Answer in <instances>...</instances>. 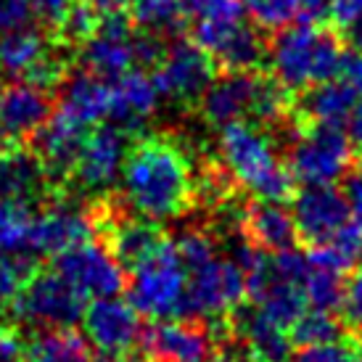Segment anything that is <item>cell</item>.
<instances>
[{
	"label": "cell",
	"mask_w": 362,
	"mask_h": 362,
	"mask_svg": "<svg viewBox=\"0 0 362 362\" xmlns=\"http://www.w3.org/2000/svg\"><path fill=\"white\" fill-rule=\"evenodd\" d=\"M27 362H95L90 344L71 328H48L24 346Z\"/></svg>",
	"instance_id": "27"
},
{
	"label": "cell",
	"mask_w": 362,
	"mask_h": 362,
	"mask_svg": "<svg viewBox=\"0 0 362 362\" xmlns=\"http://www.w3.org/2000/svg\"><path fill=\"white\" fill-rule=\"evenodd\" d=\"M296 233L304 241L322 246L352 220L349 202L333 185H304L291 206Z\"/></svg>",
	"instance_id": "16"
},
{
	"label": "cell",
	"mask_w": 362,
	"mask_h": 362,
	"mask_svg": "<svg viewBox=\"0 0 362 362\" xmlns=\"http://www.w3.org/2000/svg\"><path fill=\"white\" fill-rule=\"evenodd\" d=\"M217 77L214 59L196 42H177L170 51H164L156 64L153 82L159 88L161 98L175 103H196Z\"/></svg>",
	"instance_id": "13"
},
{
	"label": "cell",
	"mask_w": 362,
	"mask_h": 362,
	"mask_svg": "<svg viewBox=\"0 0 362 362\" xmlns=\"http://www.w3.org/2000/svg\"><path fill=\"white\" fill-rule=\"evenodd\" d=\"M127 132H122L114 124L95 127L85 135L80 148V156L74 161L69 182L74 191L106 196L114 182L119 180L124 159H127Z\"/></svg>",
	"instance_id": "10"
},
{
	"label": "cell",
	"mask_w": 362,
	"mask_h": 362,
	"mask_svg": "<svg viewBox=\"0 0 362 362\" xmlns=\"http://www.w3.org/2000/svg\"><path fill=\"white\" fill-rule=\"evenodd\" d=\"M249 293L246 272L235 259L211 257L199 267L188 270L185 288V317H222L238 310L243 296Z\"/></svg>",
	"instance_id": "8"
},
{
	"label": "cell",
	"mask_w": 362,
	"mask_h": 362,
	"mask_svg": "<svg viewBox=\"0 0 362 362\" xmlns=\"http://www.w3.org/2000/svg\"><path fill=\"white\" fill-rule=\"evenodd\" d=\"M51 93L30 82L0 88V148L24 146L51 117Z\"/></svg>",
	"instance_id": "17"
},
{
	"label": "cell",
	"mask_w": 362,
	"mask_h": 362,
	"mask_svg": "<svg viewBox=\"0 0 362 362\" xmlns=\"http://www.w3.org/2000/svg\"><path fill=\"white\" fill-rule=\"evenodd\" d=\"M53 270L85 299L117 296L127 283L124 267L117 262V257L106 246L93 241L56 254Z\"/></svg>",
	"instance_id": "11"
},
{
	"label": "cell",
	"mask_w": 362,
	"mask_h": 362,
	"mask_svg": "<svg viewBox=\"0 0 362 362\" xmlns=\"http://www.w3.org/2000/svg\"><path fill=\"white\" fill-rule=\"evenodd\" d=\"M30 206L0 199V254H19L30 241Z\"/></svg>",
	"instance_id": "30"
},
{
	"label": "cell",
	"mask_w": 362,
	"mask_h": 362,
	"mask_svg": "<svg viewBox=\"0 0 362 362\" xmlns=\"http://www.w3.org/2000/svg\"><path fill=\"white\" fill-rule=\"evenodd\" d=\"M336 333H339L336 320L331 317V312H325V310H312V307H307V310L291 322V336L299 346L333 339Z\"/></svg>",
	"instance_id": "35"
},
{
	"label": "cell",
	"mask_w": 362,
	"mask_h": 362,
	"mask_svg": "<svg viewBox=\"0 0 362 362\" xmlns=\"http://www.w3.org/2000/svg\"><path fill=\"white\" fill-rule=\"evenodd\" d=\"M202 362H233V360H206V357H204Z\"/></svg>",
	"instance_id": "49"
},
{
	"label": "cell",
	"mask_w": 362,
	"mask_h": 362,
	"mask_svg": "<svg viewBox=\"0 0 362 362\" xmlns=\"http://www.w3.org/2000/svg\"><path fill=\"white\" fill-rule=\"evenodd\" d=\"M349 141L352 146L362 148V95H357V106L349 117Z\"/></svg>",
	"instance_id": "46"
},
{
	"label": "cell",
	"mask_w": 362,
	"mask_h": 362,
	"mask_svg": "<svg viewBox=\"0 0 362 362\" xmlns=\"http://www.w3.org/2000/svg\"><path fill=\"white\" fill-rule=\"evenodd\" d=\"M88 135V127L71 119L69 114L56 111L48 117V122L32 138V148L40 156L42 167L48 172V180L53 182L56 191H64V185H69L74 161L80 156L82 141Z\"/></svg>",
	"instance_id": "18"
},
{
	"label": "cell",
	"mask_w": 362,
	"mask_h": 362,
	"mask_svg": "<svg viewBox=\"0 0 362 362\" xmlns=\"http://www.w3.org/2000/svg\"><path fill=\"white\" fill-rule=\"evenodd\" d=\"M167 51V45L161 42V35L156 32H146L141 35H132V56H135V64L141 66H156Z\"/></svg>",
	"instance_id": "38"
},
{
	"label": "cell",
	"mask_w": 362,
	"mask_h": 362,
	"mask_svg": "<svg viewBox=\"0 0 362 362\" xmlns=\"http://www.w3.org/2000/svg\"><path fill=\"white\" fill-rule=\"evenodd\" d=\"M132 21L146 32L170 35L180 30L185 11L182 0H130Z\"/></svg>",
	"instance_id": "29"
},
{
	"label": "cell",
	"mask_w": 362,
	"mask_h": 362,
	"mask_svg": "<svg viewBox=\"0 0 362 362\" xmlns=\"http://www.w3.org/2000/svg\"><path fill=\"white\" fill-rule=\"evenodd\" d=\"M304 299L312 310H339L344 302V272L310 257V267L304 275Z\"/></svg>",
	"instance_id": "28"
},
{
	"label": "cell",
	"mask_w": 362,
	"mask_h": 362,
	"mask_svg": "<svg viewBox=\"0 0 362 362\" xmlns=\"http://www.w3.org/2000/svg\"><path fill=\"white\" fill-rule=\"evenodd\" d=\"M53 42L30 27L0 32V71L8 77H24L37 61L48 53Z\"/></svg>",
	"instance_id": "26"
},
{
	"label": "cell",
	"mask_w": 362,
	"mask_h": 362,
	"mask_svg": "<svg viewBox=\"0 0 362 362\" xmlns=\"http://www.w3.org/2000/svg\"><path fill=\"white\" fill-rule=\"evenodd\" d=\"M193 40L209 53L214 64L233 71H252L264 59V42L243 16L193 21Z\"/></svg>",
	"instance_id": "14"
},
{
	"label": "cell",
	"mask_w": 362,
	"mask_h": 362,
	"mask_svg": "<svg viewBox=\"0 0 362 362\" xmlns=\"http://www.w3.org/2000/svg\"><path fill=\"white\" fill-rule=\"evenodd\" d=\"M182 11L193 21L235 19V16H243V3L241 0H182Z\"/></svg>",
	"instance_id": "37"
},
{
	"label": "cell",
	"mask_w": 362,
	"mask_h": 362,
	"mask_svg": "<svg viewBox=\"0 0 362 362\" xmlns=\"http://www.w3.org/2000/svg\"><path fill=\"white\" fill-rule=\"evenodd\" d=\"M202 117L211 127L230 122H278L288 109V90L278 80H264L252 71H228L214 77L199 98Z\"/></svg>",
	"instance_id": "4"
},
{
	"label": "cell",
	"mask_w": 362,
	"mask_h": 362,
	"mask_svg": "<svg viewBox=\"0 0 362 362\" xmlns=\"http://www.w3.org/2000/svg\"><path fill=\"white\" fill-rule=\"evenodd\" d=\"M56 188L48 180L35 148L27 146H6L0 148V199L21 206H37L48 202Z\"/></svg>",
	"instance_id": "19"
},
{
	"label": "cell",
	"mask_w": 362,
	"mask_h": 362,
	"mask_svg": "<svg viewBox=\"0 0 362 362\" xmlns=\"http://www.w3.org/2000/svg\"><path fill=\"white\" fill-rule=\"evenodd\" d=\"M37 270L35 257H19V254H0V312H8L13 299L19 296L24 283Z\"/></svg>",
	"instance_id": "31"
},
{
	"label": "cell",
	"mask_w": 362,
	"mask_h": 362,
	"mask_svg": "<svg viewBox=\"0 0 362 362\" xmlns=\"http://www.w3.org/2000/svg\"><path fill=\"white\" fill-rule=\"evenodd\" d=\"M354 106H357V93L349 82L325 80L307 88V95L302 101V114L312 124H331V127H341L344 122H349Z\"/></svg>",
	"instance_id": "25"
},
{
	"label": "cell",
	"mask_w": 362,
	"mask_h": 362,
	"mask_svg": "<svg viewBox=\"0 0 362 362\" xmlns=\"http://www.w3.org/2000/svg\"><path fill=\"white\" fill-rule=\"evenodd\" d=\"M349 40H352L354 48H357V51L362 53V16L357 21H354L352 27H349Z\"/></svg>",
	"instance_id": "48"
},
{
	"label": "cell",
	"mask_w": 362,
	"mask_h": 362,
	"mask_svg": "<svg viewBox=\"0 0 362 362\" xmlns=\"http://www.w3.org/2000/svg\"><path fill=\"white\" fill-rule=\"evenodd\" d=\"M98 13H114V11H124L130 6V0H88Z\"/></svg>",
	"instance_id": "47"
},
{
	"label": "cell",
	"mask_w": 362,
	"mask_h": 362,
	"mask_svg": "<svg viewBox=\"0 0 362 362\" xmlns=\"http://www.w3.org/2000/svg\"><path fill=\"white\" fill-rule=\"evenodd\" d=\"M352 156L354 146L341 127L312 124L293 138L288 172L291 180H299L302 185H333L349 172Z\"/></svg>",
	"instance_id": "6"
},
{
	"label": "cell",
	"mask_w": 362,
	"mask_h": 362,
	"mask_svg": "<svg viewBox=\"0 0 362 362\" xmlns=\"http://www.w3.org/2000/svg\"><path fill=\"white\" fill-rule=\"evenodd\" d=\"M175 246H177V254H180L185 270H193L204 262H209L211 257H217V243L204 230H185Z\"/></svg>",
	"instance_id": "36"
},
{
	"label": "cell",
	"mask_w": 362,
	"mask_h": 362,
	"mask_svg": "<svg viewBox=\"0 0 362 362\" xmlns=\"http://www.w3.org/2000/svg\"><path fill=\"white\" fill-rule=\"evenodd\" d=\"M209 346V333L185 317L159 320L143 336V349L151 362H202Z\"/></svg>",
	"instance_id": "21"
},
{
	"label": "cell",
	"mask_w": 362,
	"mask_h": 362,
	"mask_svg": "<svg viewBox=\"0 0 362 362\" xmlns=\"http://www.w3.org/2000/svg\"><path fill=\"white\" fill-rule=\"evenodd\" d=\"M132 24L124 11L101 13L98 27L88 40L82 42L80 61L85 69L95 71L103 80H117L119 74L130 71L135 64L132 56Z\"/></svg>",
	"instance_id": "15"
},
{
	"label": "cell",
	"mask_w": 362,
	"mask_h": 362,
	"mask_svg": "<svg viewBox=\"0 0 362 362\" xmlns=\"http://www.w3.org/2000/svg\"><path fill=\"white\" fill-rule=\"evenodd\" d=\"M159 88L153 77L143 71H124L111 85V103L109 117L111 124L119 127L122 132H138L146 127V122L151 119L159 109Z\"/></svg>",
	"instance_id": "20"
},
{
	"label": "cell",
	"mask_w": 362,
	"mask_h": 362,
	"mask_svg": "<svg viewBox=\"0 0 362 362\" xmlns=\"http://www.w3.org/2000/svg\"><path fill=\"white\" fill-rule=\"evenodd\" d=\"M32 19V0H0V32L27 27Z\"/></svg>",
	"instance_id": "40"
},
{
	"label": "cell",
	"mask_w": 362,
	"mask_h": 362,
	"mask_svg": "<svg viewBox=\"0 0 362 362\" xmlns=\"http://www.w3.org/2000/svg\"><path fill=\"white\" fill-rule=\"evenodd\" d=\"M341 310L346 315V320L352 322L354 328H360L362 331V264L357 267L349 283L344 286V302H341Z\"/></svg>",
	"instance_id": "39"
},
{
	"label": "cell",
	"mask_w": 362,
	"mask_h": 362,
	"mask_svg": "<svg viewBox=\"0 0 362 362\" xmlns=\"http://www.w3.org/2000/svg\"><path fill=\"white\" fill-rule=\"evenodd\" d=\"M246 11L264 30H283L299 19V0H246Z\"/></svg>",
	"instance_id": "34"
},
{
	"label": "cell",
	"mask_w": 362,
	"mask_h": 362,
	"mask_svg": "<svg viewBox=\"0 0 362 362\" xmlns=\"http://www.w3.org/2000/svg\"><path fill=\"white\" fill-rule=\"evenodd\" d=\"M111 103V85L109 80L98 77L95 71L82 69L74 74H66V80L61 82V106L64 114H69L71 119L90 127L98 124L103 117H109Z\"/></svg>",
	"instance_id": "23"
},
{
	"label": "cell",
	"mask_w": 362,
	"mask_h": 362,
	"mask_svg": "<svg viewBox=\"0 0 362 362\" xmlns=\"http://www.w3.org/2000/svg\"><path fill=\"white\" fill-rule=\"evenodd\" d=\"M246 235L254 246L267 252H283L291 249L296 241V222L293 214L281 202H257L243 217Z\"/></svg>",
	"instance_id": "24"
},
{
	"label": "cell",
	"mask_w": 362,
	"mask_h": 362,
	"mask_svg": "<svg viewBox=\"0 0 362 362\" xmlns=\"http://www.w3.org/2000/svg\"><path fill=\"white\" fill-rule=\"evenodd\" d=\"M24 360V339L16 325L0 322V362H21Z\"/></svg>",
	"instance_id": "41"
},
{
	"label": "cell",
	"mask_w": 362,
	"mask_h": 362,
	"mask_svg": "<svg viewBox=\"0 0 362 362\" xmlns=\"http://www.w3.org/2000/svg\"><path fill=\"white\" fill-rule=\"evenodd\" d=\"M288 362H362V344L357 339L333 336L302 346Z\"/></svg>",
	"instance_id": "32"
},
{
	"label": "cell",
	"mask_w": 362,
	"mask_h": 362,
	"mask_svg": "<svg viewBox=\"0 0 362 362\" xmlns=\"http://www.w3.org/2000/svg\"><path fill=\"white\" fill-rule=\"evenodd\" d=\"M220 161L225 175L257 202H283L291 191V172L259 122L220 127Z\"/></svg>",
	"instance_id": "2"
},
{
	"label": "cell",
	"mask_w": 362,
	"mask_h": 362,
	"mask_svg": "<svg viewBox=\"0 0 362 362\" xmlns=\"http://www.w3.org/2000/svg\"><path fill=\"white\" fill-rule=\"evenodd\" d=\"M344 196H346V202H349L352 217L362 222V172H357V175H352V177L346 180V191H344Z\"/></svg>",
	"instance_id": "45"
},
{
	"label": "cell",
	"mask_w": 362,
	"mask_h": 362,
	"mask_svg": "<svg viewBox=\"0 0 362 362\" xmlns=\"http://www.w3.org/2000/svg\"><path fill=\"white\" fill-rule=\"evenodd\" d=\"M119 180L124 204L153 222L182 217L196 199L191 159L180 143L164 135L141 138L132 146Z\"/></svg>",
	"instance_id": "1"
},
{
	"label": "cell",
	"mask_w": 362,
	"mask_h": 362,
	"mask_svg": "<svg viewBox=\"0 0 362 362\" xmlns=\"http://www.w3.org/2000/svg\"><path fill=\"white\" fill-rule=\"evenodd\" d=\"M111 362H124V360H111Z\"/></svg>",
	"instance_id": "50"
},
{
	"label": "cell",
	"mask_w": 362,
	"mask_h": 362,
	"mask_svg": "<svg viewBox=\"0 0 362 362\" xmlns=\"http://www.w3.org/2000/svg\"><path fill=\"white\" fill-rule=\"evenodd\" d=\"M82 325L88 344L106 360H122L143 339L138 310L130 302H122L114 296L93 299L90 307H85L82 312Z\"/></svg>",
	"instance_id": "12"
},
{
	"label": "cell",
	"mask_w": 362,
	"mask_h": 362,
	"mask_svg": "<svg viewBox=\"0 0 362 362\" xmlns=\"http://www.w3.org/2000/svg\"><path fill=\"white\" fill-rule=\"evenodd\" d=\"M95 27H98V11L88 0H74L66 16L56 27V40L66 42L69 48H77L95 32Z\"/></svg>",
	"instance_id": "33"
},
{
	"label": "cell",
	"mask_w": 362,
	"mask_h": 362,
	"mask_svg": "<svg viewBox=\"0 0 362 362\" xmlns=\"http://www.w3.org/2000/svg\"><path fill=\"white\" fill-rule=\"evenodd\" d=\"M238 344L246 362H288L291 360V339L288 328L267 317L262 310H243L235 322Z\"/></svg>",
	"instance_id": "22"
},
{
	"label": "cell",
	"mask_w": 362,
	"mask_h": 362,
	"mask_svg": "<svg viewBox=\"0 0 362 362\" xmlns=\"http://www.w3.org/2000/svg\"><path fill=\"white\" fill-rule=\"evenodd\" d=\"M11 312L24 322L42 328H71L82 320L85 296L71 288L56 270H35L11 304Z\"/></svg>",
	"instance_id": "7"
},
{
	"label": "cell",
	"mask_w": 362,
	"mask_h": 362,
	"mask_svg": "<svg viewBox=\"0 0 362 362\" xmlns=\"http://www.w3.org/2000/svg\"><path fill=\"white\" fill-rule=\"evenodd\" d=\"M331 13V0H299V19L320 24Z\"/></svg>",
	"instance_id": "44"
},
{
	"label": "cell",
	"mask_w": 362,
	"mask_h": 362,
	"mask_svg": "<svg viewBox=\"0 0 362 362\" xmlns=\"http://www.w3.org/2000/svg\"><path fill=\"white\" fill-rule=\"evenodd\" d=\"M71 3L74 0H32V16H37L45 27L56 30L61 19L66 16V11L71 8Z\"/></svg>",
	"instance_id": "42"
},
{
	"label": "cell",
	"mask_w": 362,
	"mask_h": 362,
	"mask_svg": "<svg viewBox=\"0 0 362 362\" xmlns=\"http://www.w3.org/2000/svg\"><path fill=\"white\" fill-rule=\"evenodd\" d=\"M185 288L188 270L177 254V246L164 241L148 259L132 267L130 304L138 315L151 320L185 317Z\"/></svg>",
	"instance_id": "5"
},
{
	"label": "cell",
	"mask_w": 362,
	"mask_h": 362,
	"mask_svg": "<svg viewBox=\"0 0 362 362\" xmlns=\"http://www.w3.org/2000/svg\"><path fill=\"white\" fill-rule=\"evenodd\" d=\"M267 59L272 77L286 90H307L317 82L339 77L346 53L328 30L302 21L278 30Z\"/></svg>",
	"instance_id": "3"
},
{
	"label": "cell",
	"mask_w": 362,
	"mask_h": 362,
	"mask_svg": "<svg viewBox=\"0 0 362 362\" xmlns=\"http://www.w3.org/2000/svg\"><path fill=\"white\" fill-rule=\"evenodd\" d=\"M360 16H362V0H331V13H328V19H331L336 27L349 30Z\"/></svg>",
	"instance_id": "43"
},
{
	"label": "cell",
	"mask_w": 362,
	"mask_h": 362,
	"mask_svg": "<svg viewBox=\"0 0 362 362\" xmlns=\"http://www.w3.org/2000/svg\"><path fill=\"white\" fill-rule=\"evenodd\" d=\"M95 217L93 209H85L77 202H71L66 196L56 191L45 202L42 214L35 220L32 217L30 241H27V252L42 254V257H56V254L74 249L80 243L93 241L95 235Z\"/></svg>",
	"instance_id": "9"
}]
</instances>
